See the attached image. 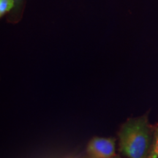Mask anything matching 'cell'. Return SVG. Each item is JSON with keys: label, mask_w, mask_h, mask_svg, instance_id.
<instances>
[{"label": "cell", "mask_w": 158, "mask_h": 158, "mask_svg": "<svg viewBox=\"0 0 158 158\" xmlns=\"http://www.w3.org/2000/svg\"><path fill=\"white\" fill-rule=\"evenodd\" d=\"M112 158H118V157H112Z\"/></svg>", "instance_id": "obj_5"}, {"label": "cell", "mask_w": 158, "mask_h": 158, "mask_svg": "<svg viewBox=\"0 0 158 158\" xmlns=\"http://www.w3.org/2000/svg\"><path fill=\"white\" fill-rule=\"evenodd\" d=\"M13 0H0V14L2 15L13 7Z\"/></svg>", "instance_id": "obj_4"}, {"label": "cell", "mask_w": 158, "mask_h": 158, "mask_svg": "<svg viewBox=\"0 0 158 158\" xmlns=\"http://www.w3.org/2000/svg\"><path fill=\"white\" fill-rule=\"evenodd\" d=\"M86 152L91 158H112L116 156V138L95 136L89 141Z\"/></svg>", "instance_id": "obj_2"}, {"label": "cell", "mask_w": 158, "mask_h": 158, "mask_svg": "<svg viewBox=\"0 0 158 158\" xmlns=\"http://www.w3.org/2000/svg\"><path fill=\"white\" fill-rule=\"evenodd\" d=\"M149 158H158V122L152 126V142Z\"/></svg>", "instance_id": "obj_3"}, {"label": "cell", "mask_w": 158, "mask_h": 158, "mask_svg": "<svg viewBox=\"0 0 158 158\" xmlns=\"http://www.w3.org/2000/svg\"><path fill=\"white\" fill-rule=\"evenodd\" d=\"M119 151L127 158H149L152 142V125L148 114L130 118L118 133Z\"/></svg>", "instance_id": "obj_1"}]
</instances>
